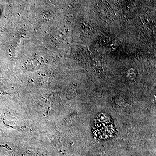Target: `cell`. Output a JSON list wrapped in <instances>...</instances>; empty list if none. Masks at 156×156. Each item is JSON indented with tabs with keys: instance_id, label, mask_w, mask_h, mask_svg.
Segmentation results:
<instances>
[{
	"instance_id": "1",
	"label": "cell",
	"mask_w": 156,
	"mask_h": 156,
	"mask_svg": "<svg viewBox=\"0 0 156 156\" xmlns=\"http://www.w3.org/2000/svg\"><path fill=\"white\" fill-rule=\"evenodd\" d=\"M93 131L98 137L105 139L112 137L115 132V129L110 117L101 114L97 115L95 119Z\"/></svg>"
}]
</instances>
